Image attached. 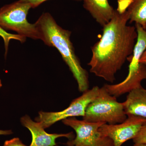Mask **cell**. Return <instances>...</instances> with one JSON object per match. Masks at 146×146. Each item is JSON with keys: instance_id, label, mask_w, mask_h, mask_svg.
Segmentation results:
<instances>
[{"instance_id": "6da1fadb", "label": "cell", "mask_w": 146, "mask_h": 146, "mask_svg": "<svg viewBox=\"0 0 146 146\" xmlns=\"http://www.w3.org/2000/svg\"><path fill=\"white\" fill-rule=\"evenodd\" d=\"M126 9H115L113 18L103 27L99 41L91 47L88 64L90 72L110 83L133 53L138 36L135 27L127 25L129 14Z\"/></svg>"}, {"instance_id": "7a4b0ae2", "label": "cell", "mask_w": 146, "mask_h": 146, "mask_svg": "<svg viewBox=\"0 0 146 146\" xmlns=\"http://www.w3.org/2000/svg\"><path fill=\"white\" fill-rule=\"evenodd\" d=\"M39 39L48 46L54 47L60 52L78 84L79 91L89 89V74L82 67L70 40L72 32L58 25L49 13H42L35 23Z\"/></svg>"}, {"instance_id": "3957f363", "label": "cell", "mask_w": 146, "mask_h": 146, "mask_svg": "<svg viewBox=\"0 0 146 146\" xmlns=\"http://www.w3.org/2000/svg\"><path fill=\"white\" fill-rule=\"evenodd\" d=\"M135 27L138 36L133 53L127 58L130 63L127 76L120 83L104 85L110 95L116 98L141 87L142 81L146 79V66L140 62L146 50V30L139 24H135Z\"/></svg>"}, {"instance_id": "277c9868", "label": "cell", "mask_w": 146, "mask_h": 146, "mask_svg": "<svg viewBox=\"0 0 146 146\" xmlns=\"http://www.w3.org/2000/svg\"><path fill=\"white\" fill-rule=\"evenodd\" d=\"M127 117L123 102H118L103 86L100 88L98 96L87 106L83 120L113 125L122 123Z\"/></svg>"}, {"instance_id": "5b68a950", "label": "cell", "mask_w": 146, "mask_h": 146, "mask_svg": "<svg viewBox=\"0 0 146 146\" xmlns=\"http://www.w3.org/2000/svg\"><path fill=\"white\" fill-rule=\"evenodd\" d=\"M32 8L28 3L20 0L6 5L0 9V28L5 31H12L23 37L39 39L38 31L35 24L27 20L29 11Z\"/></svg>"}, {"instance_id": "8992f818", "label": "cell", "mask_w": 146, "mask_h": 146, "mask_svg": "<svg viewBox=\"0 0 146 146\" xmlns=\"http://www.w3.org/2000/svg\"><path fill=\"white\" fill-rule=\"evenodd\" d=\"M62 121L64 125L72 128L76 133V137L69 140L66 146H114L112 140L99 131L104 123L89 122L75 117Z\"/></svg>"}, {"instance_id": "52a82bcc", "label": "cell", "mask_w": 146, "mask_h": 146, "mask_svg": "<svg viewBox=\"0 0 146 146\" xmlns=\"http://www.w3.org/2000/svg\"><path fill=\"white\" fill-rule=\"evenodd\" d=\"M100 88L94 86L83 92L80 96L71 102L66 109L59 112H46L40 111L35 118V121L40 123L44 128L50 127L55 123L69 118L83 117L89 104L96 98L99 93Z\"/></svg>"}, {"instance_id": "ba28073f", "label": "cell", "mask_w": 146, "mask_h": 146, "mask_svg": "<svg viewBox=\"0 0 146 146\" xmlns=\"http://www.w3.org/2000/svg\"><path fill=\"white\" fill-rule=\"evenodd\" d=\"M146 120L141 117L129 115L120 123L104 124L99 131L103 135L112 140L114 146H121L126 141L136 137Z\"/></svg>"}, {"instance_id": "9c48e42d", "label": "cell", "mask_w": 146, "mask_h": 146, "mask_svg": "<svg viewBox=\"0 0 146 146\" xmlns=\"http://www.w3.org/2000/svg\"><path fill=\"white\" fill-rule=\"evenodd\" d=\"M22 125L31 132L32 141L30 146H56V140L61 137H65L69 140L74 138L73 132L65 133H47L40 123L34 121L28 115L21 118Z\"/></svg>"}, {"instance_id": "30bf717a", "label": "cell", "mask_w": 146, "mask_h": 146, "mask_svg": "<svg viewBox=\"0 0 146 146\" xmlns=\"http://www.w3.org/2000/svg\"><path fill=\"white\" fill-rule=\"evenodd\" d=\"M83 7L97 23L103 27L110 21L115 9L110 5L108 0H82Z\"/></svg>"}, {"instance_id": "8fae6325", "label": "cell", "mask_w": 146, "mask_h": 146, "mask_svg": "<svg viewBox=\"0 0 146 146\" xmlns=\"http://www.w3.org/2000/svg\"><path fill=\"white\" fill-rule=\"evenodd\" d=\"M123 104L127 116L133 115L146 119V89L142 86L131 91Z\"/></svg>"}, {"instance_id": "7c38bea8", "label": "cell", "mask_w": 146, "mask_h": 146, "mask_svg": "<svg viewBox=\"0 0 146 146\" xmlns=\"http://www.w3.org/2000/svg\"><path fill=\"white\" fill-rule=\"evenodd\" d=\"M129 23L141 25L145 29L146 26V0H131L127 8Z\"/></svg>"}, {"instance_id": "4fadbf2b", "label": "cell", "mask_w": 146, "mask_h": 146, "mask_svg": "<svg viewBox=\"0 0 146 146\" xmlns=\"http://www.w3.org/2000/svg\"><path fill=\"white\" fill-rule=\"evenodd\" d=\"M134 144H146V120L142 125L138 134L133 139Z\"/></svg>"}, {"instance_id": "5bb4252c", "label": "cell", "mask_w": 146, "mask_h": 146, "mask_svg": "<svg viewBox=\"0 0 146 146\" xmlns=\"http://www.w3.org/2000/svg\"><path fill=\"white\" fill-rule=\"evenodd\" d=\"M2 146H27L25 145L19 138H14L7 140Z\"/></svg>"}, {"instance_id": "9a60e30c", "label": "cell", "mask_w": 146, "mask_h": 146, "mask_svg": "<svg viewBox=\"0 0 146 146\" xmlns=\"http://www.w3.org/2000/svg\"><path fill=\"white\" fill-rule=\"evenodd\" d=\"M20 1L23 2L30 4L31 5L32 8L34 9L39 6L42 3L48 0H20ZM74 1H81L82 0H74Z\"/></svg>"}, {"instance_id": "2e32d148", "label": "cell", "mask_w": 146, "mask_h": 146, "mask_svg": "<svg viewBox=\"0 0 146 146\" xmlns=\"http://www.w3.org/2000/svg\"><path fill=\"white\" fill-rule=\"evenodd\" d=\"M13 132L11 130H2L0 129V136H7L13 134Z\"/></svg>"}, {"instance_id": "e0dca14e", "label": "cell", "mask_w": 146, "mask_h": 146, "mask_svg": "<svg viewBox=\"0 0 146 146\" xmlns=\"http://www.w3.org/2000/svg\"><path fill=\"white\" fill-rule=\"evenodd\" d=\"M140 63L146 66V50L144 52L140 60Z\"/></svg>"}, {"instance_id": "ac0fdd59", "label": "cell", "mask_w": 146, "mask_h": 146, "mask_svg": "<svg viewBox=\"0 0 146 146\" xmlns=\"http://www.w3.org/2000/svg\"><path fill=\"white\" fill-rule=\"evenodd\" d=\"M133 146H146V144L141 143L134 144Z\"/></svg>"}, {"instance_id": "d6986e66", "label": "cell", "mask_w": 146, "mask_h": 146, "mask_svg": "<svg viewBox=\"0 0 146 146\" xmlns=\"http://www.w3.org/2000/svg\"><path fill=\"white\" fill-rule=\"evenodd\" d=\"M2 86V83L1 80V79H0V89H1Z\"/></svg>"}, {"instance_id": "ffe728a7", "label": "cell", "mask_w": 146, "mask_h": 146, "mask_svg": "<svg viewBox=\"0 0 146 146\" xmlns=\"http://www.w3.org/2000/svg\"><path fill=\"white\" fill-rule=\"evenodd\" d=\"M145 29L146 30V27H145Z\"/></svg>"}]
</instances>
